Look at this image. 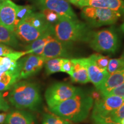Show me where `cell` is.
I'll use <instances>...</instances> for the list:
<instances>
[{"mask_svg": "<svg viewBox=\"0 0 124 124\" xmlns=\"http://www.w3.org/2000/svg\"><path fill=\"white\" fill-rule=\"evenodd\" d=\"M93 104V97L82 90L74 97L49 108V110L52 113L65 120L80 122L87 118Z\"/></svg>", "mask_w": 124, "mask_h": 124, "instance_id": "obj_1", "label": "cell"}, {"mask_svg": "<svg viewBox=\"0 0 124 124\" xmlns=\"http://www.w3.org/2000/svg\"><path fill=\"white\" fill-rule=\"evenodd\" d=\"M11 89L8 99L10 103L17 108L35 110L41 104L40 89L36 83L28 81L17 82Z\"/></svg>", "mask_w": 124, "mask_h": 124, "instance_id": "obj_2", "label": "cell"}, {"mask_svg": "<svg viewBox=\"0 0 124 124\" xmlns=\"http://www.w3.org/2000/svg\"><path fill=\"white\" fill-rule=\"evenodd\" d=\"M90 32L89 26L78 18L62 17L54 25L55 38L69 44L76 41H86Z\"/></svg>", "mask_w": 124, "mask_h": 124, "instance_id": "obj_3", "label": "cell"}, {"mask_svg": "<svg viewBox=\"0 0 124 124\" xmlns=\"http://www.w3.org/2000/svg\"><path fill=\"white\" fill-rule=\"evenodd\" d=\"M86 42L91 48L99 52L115 53L119 46L118 36L112 29L91 31Z\"/></svg>", "mask_w": 124, "mask_h": 124, "instance_id": "obj_4", "label": "cell"}, {"mask_svg": "<svg viewBox=\"0 0 124 124\" xmlns=\"http://www.w3.org/2000/svg\"><path fill=\"white\" fill-rule=\"evenodd\" d=\"M121 16L118 12L110 9L91 7H83L81 12L82 17L87 24L95 28L115 24Z\"/></svg>", "mask_w": 124, "mask_h": 124, "instance_id": "obj_5", "label": "cell"}, {"mask_svg": "<svg viewBox=\"0 0 124 124\" xmlns=\"http://www.w3.org/2000/svg\"><path fill=\"white\" fill-rule=\"evenodd\" d=\"M81 89L64 82H57L47 88L45 92V98L49 108L71 98L79 91Z\"/></svg>", "mask_w": 124, "mask_h": 124, "instance_id": "obj_6", "label": "cell"}, {"mask_svg": "<svg viewBox=\"0 0 124 124\" xmlns=\"http://www.w3.org/2000/svg\"><path fill=\"white\" fill-rule=\"evenodd\" d=\"M124 102V98L115 95L103 96L93 104L91 118L94 124L106 121L110 114L119 108Z\"/></svg>", "mask_w": 124, "mask_h": 124, "instance_id": "obj_7", "label": "cell"}, {"mask_svg": "<svg viewBox=\"0 0 124 124\" xmlns=\"http://www.w3.org/2000/svg\"><path fill=\"white\" fill-rule=\"evenodd\" d=\"M25 58L18 60L19 77L18 81L23 79L32 77L41 70L46 60L41 56L35 54H28Z\"/></svg>", "mask_w": 124, "mask_h": 124, "instance_id": "obj_8", "label": "cell"}, {"mask_svg": "<svg viewBox=\"0 0 124 124\" xmlns=\"http://www.w3.org/2000/svg\"><path fill=\"white\" fill-rule=\"evenodd\" d=\"M39 9H47L58 13L60 17L78 18L70 3L65 0H31Z\"/></svg>", "mask_w": 124, "mask_h": 124, "instance_id": "obj_9", "label": "cell"}, {"mask_svg": "<svg viewBox=\"0 0 124 124\" xmlns=\"http://www.w3.org/2000/svg\"><path fill=\"white\" fill-rule=\"evenodd\" d=\"M70 44L62 42L55 37L45 46L41 56L46 60L54 58H66L70 56L69 46Z\"/></svg>", "mask_w": 124, "mask_h": 124, "instance_id": "obj_10", "label": "cell"}, {"mask_svg": "<svg viewBox=\"0 0 124 124\" xmlns=\"http://www.w3.org/2000/svg\"><path fill=\"white\" fill-rule=\"evenodd\" d=\"M14 32L17 39L22 42L27 43H32L41 36L47 33L36 28L25 19L21 20L16 26L14 29Z\"/></svg>", "mask_w": 124, "mask_h": 124, "instance_id": "obj_11", "label": "cell"}, {"mask_svg": "<svg viewBox=\"0 0 124 124\" xmlns=\"http://www.w3.org/2000/svg\"><path fill=\"white\" fill-rule=\"evenodd\" d=\"M17 9L12 0H0V25L14 31Z\"/></svg>", "mask_w": 124, "mask_h": 124, "instance_id": "obj_12", "label": "cell"}, {"mask_svg": "<svg viewBox=\"0 0 124 124\" xmlns=\"http://www.w3.org/2000/svg\"><path fill=\"white\" fill-rule=\"evenodd\" d=\"M87 69L90 82L99 90L106 81L109 74L107 70L101 69L96 66L90 57L87 58Z\"/></svg>", "mask_w": 124, "mask_h": 124, "instance_id": "obj_13", "label": "cell"}, {"mask_svg": "<svg viewBox=\"0 0 124 124\" xmlns=\"http://www.w3.org/2000/svg\"><path fill=\"white\" fill-rule=\"evenodd\" d=\"M71 60L73 64V72L70 75L72 81L81 84L90 82L87 69V58L72 59Z\"/></svg>", "mask_w": 124, "mask_h": 124, "instance_id": "obj_14", "label": "cell"}, {"mask_svg": "<svg viewBox=\"0 0 124 124\" xmlns=\"http://www.w3.org/2000/svg\"><path fill=\"white\" fill-rule=\"evenodd\" d=\"M91 7L108 9L124 14V1L123 0H90L83 3L82 8Z\"/></svg>", "mask_w": 124, "mask_h": 124, "instance_id": "obj_15", "label": "cell"}, {"mask_svg": "<svg viewBox=\"0 0 124 124\" xmlns=\"http://www.w3.org/2000/svg\"><path fill=\"white\" fill-rule=\"evenodd\" d=\"M124 82V69L109 74L105 83L99 90L102 97L106 96L110 91Z\"/></svg>", "mask_w": 124, "mask_h": 124, "instance_id": "obj_16", "label": "cell"}, {"mask_svg": "<svg viewBox=\"0 0 124 124\" xmlns=\"http://www.w3.org/2000/svg\"><path fill=\"white\" fill-rule=\"evenodd\" d=\"M6 124H35L33 114L24 110H14L7 116Z\"/></svg>", "mask_w": 124, "mask_h": 124, "instance_id": "obj_17", "label": "cell"}, {"mask_svg": "<svg viewBox=\"0 0 124 124\" xmlns=\"http://www.w3.org/2000/svg\"><path fill=\"white\" fill-rule=\"evenodd\" d=\"M54 37V32H47L44 34L35 41L31 43V44L27 46V51L29 52V54H32L41 56L45 46Z\"/></svg>", "mask_w": 124, "mask_h": 124, "instance_id": "obj_18", "label": "cell"}, {"mask_svg": "<svg viewBox=\"0 0 124 124\" xmlns=\"http://www.w3.org/2000/svg\"><path fill=\"white\" fill-rule=\"evenodd\" d=\"M18 81V75L10 71H0V91L10 89Z\"/></svg>", "mask_w": 124, "mask_h": 124, "instance_id": "obj_19", "label": "cell"}, {"mask_svg": "<svg viewBox=\"0 0 124 124\" xmlns=\"http://www.w3.org/2000/svg\"><path fill=\"white\" fill-rule=\"evenodd\" d=\"M0 43L16 47L18 46V39L14 31L7 29L0 25Z\"/></svg>", "mask_w": 124, "mask_h": 124, "instance_id": "obj_20", "label": "cell"}, {"mask_svg": "<svg viewBox=\"0 0 124 124\" xmlns=\"http://www.w3.org/2000/svg\"><path fill=\"white\" fill-rule=\"evenodd\" d=\"M64 58H58L50 59L45 62V70L47 75L60 72L61 66Z\"/></svg>", "mask_w": 124, "mask_h": 124, "instance_id": "obj_21", "label": "cell"}, {"mask_svg": "<svg viewBox=\"0 0 124 124\" xmlns=\"http://www.w3.org/2000/svg\"><path fill=\"white\" fill-rule=\"evenodd\" d=\"M42 124H71L69 121L65 120L56 114L45 113L43 114Z\"/></svg>", "mask_w": 124, "mask_h": 124, "instance_id": "obj_22", "label": "cell"}, {"mask_svg": "<svg viewBox=\"0 0 124 124\" xmlns=\"http://www.w3.org/2000/svg\"><path fill=\"white\" fill-rule=\"evenodd\" d=\"M34 8L31 5H17L16 13V18L15 23V28L20 21L27 17L28 16L34 12ZM15 29V28H14Z\"/></svg>", "mask_w": 124, "mask_h": 124, "instance_id": "obj_23", "label": "cell"}, {"mask_svg": "<svg viewBox=\"0 0 124 124\" xmlns=\"http://www.w3.org/2000/svg\"><path fill=\"white\" fill-rule=\"evenodd\" d=\"M122 69H124V53L120 58L110 59L107 71L108 74H111Z\"/></svg>", "mask_w": 124, "mask_h": 124, "instance_id": "obj_24", "label": "cell"}, {"mask_svg": "<svg viewBox=\"0 0 124 124\" xmlns=\"http://www.w3.org/2000/svg\"><path fill=\"white\" fill-rule=\"evenodd\" d=\"M96 66L102 70H107V68L109 62L110 58L108 56H103L101 54H94L89 56Z\"/></svg>", "mask_w": 124, "mask_h": 124, "instance_id": "obj_25", "label": "cell"}, {"mask_svg": "<svg viewBox=\"0 0 124 124\" xmlns=\"http://www.w3.org/2000/svg\"><path fill=\"white\" fill-rule=\"evenodd\" d=\"M124 118V102L117 109L114 110L108 116L106 121H111L119 124Z\"/></svg>", "mask_w": 124, "mask_h": 124, "instance_id": "obj_26", "label": "cell"}, {"mask_svg": "<svg viewBox=\"0 0 124 124\" xmlns=\"http://www.w3.org/2000/svg\"><path fill=\"white\" fill-rule=\"evenodd\" d=\"M40 10H41V13L44 15L46 21L53 26L58 22L60 18H62L58 13L49 9H41Z\"/></svg>", "mask_w": 124, "mask_h": 124, "instance_id": "obj_27", "label": "cell"}, {"mask_svg": "<svg viewBox=\"0 0 124 124\" xmlns=\"http://www.w3.org/2000/svg\"><path fill=\"white\" fill-rule=\"evenodd\" d=\"M60 72H66L70 75L73 72V64L71 59L67 58H64L61 66Z\"/></svg>", "mask_w": 124, "mask_h": 124, "instance_id": "obj_28", "label": "cell"}, {"mask_svg": "<svg viewBox=\"0 0 124 124\" xmlns=\"http://www.w3.org/2000/svg\"><path fill=\"white\" fill-rule=\"evenodd\" d=\"M107 95H115L124 98V82L112 90Z\"/></svg>", "mask_w": 124, "mask_h": 124, "instance_id": "obj_29", "label": "cell"}, {"mask_svg": "<svg viewBox=\"0 0 124 124\" xmlns=\"http://www.w3.org/2000/svg\"><path fill=\"white\" fill-rule=\"evenodd\" d=\"M13 50L7 45L0 43V56H6L13 52Z\"/></svg>", "mask_w": 124, "mask_h": 124, "instance_id": "obj_30", "label": "cell"}, {"mask_svg": "<svg viewBox=\"0 0 124 124\" xmlns=\"http://www.w3.org/2000/svg\"><path fill=\"white\" fill-rule=\"evenodd\" d=\"M9 108V106L8 102L4 100L2 94L0 93V110L8 111Z\"/></svg>", "mask_w": 124, "mask_h": 124, "instance_id": "obj_31", "label": "cell"}, {"mask_svg": "<svg viewBox=\"0 0 124 124\" xmlns=\"http://www.w3.org/2000/svg\"><path fill=\"white\" fill-rule=\"evenodd\" d=\"M6 117H7V114H5V113L0 114V124L4 123L5 121Z\"/></svg>", "mask_w": 124, "mask_h": 124, "instance_id": "obj_32", "label": "cell"}, {"mask_svg": "<svg viewBox=\"0 0 124 124\" xmlns=\"http://www.w3.org/2000/svg\"><path fill=\"white\" fill-rule=\"evenodd\" d=\"M90 1V0H80L79 2L78 3L77 6V7H82V4H83L84 2H86V1Z\"/></svg>", "mask_w": 124, "mask_h": 124, "instance_id": "obj_33", "label": "cell"}, {"mask_svg": "<svg viewBox=\"0 0 124 124\" xmlns=\"http://www.w3.org/2000/svg\"><path fill=\"white\" fill-rule=\"evenodd\" d=\"M80 1V0H69V1H68V2H70L72 4H74V5H75L77 6L78 3Z\"/></svg>", "mask_w": 124, "mask_h": 124, "instance_id": "obj_34", "label": "cell"}, {"mask_svg": "<svg viewBox=\"0 0 124 124\" xmlns=\"http://www.w3.org/2000/svg\"><path fill=\"white\" fill-rule=\"evenodd\" d=\"M96 124H118L115 123V122H111V121H108V122H101V123Z\"/></svg>", "mask_w": 124, "mask_h": 124, "instance_id": "obj_35", "label": "cell"}, {"mask_svg": "<svg viewBox=\"0 0 124 124\" xmlns=\"http://www.w3.org/2000/svg\"><path fill=\"white\" fill-rule=\"evenodd\" d=\"M120 28H121V30L122 32L124 33V22L122 23V24H121V25L120 26Z\"/></svg>", "mask_w": 124, "mask_h": 124, "instance_id": "obj_36", "label": "cell"}, {"mask_svg": "<svg viewBox=\"0 0 124 124\" xmlns=\"http://www.w3.org/2000/svg\"><path fill=\"white\" fill-rule=\"evenodd\" d=\"M118 124H124V118L122 119V120L120 122V123Z\"/></svg>", "mask_w": 124, "mask_h": 124, "instance_id": "obj_37", "label": "cell"}, {"mask_svg": "<svg viewBox=\"0 0 124 124\" xmlns=\"http://www.w3.org/2000/svg\"><path fill=\"white\" fill-rule=\"evenodd\" d=\"M65 1H69V0H65Z\"/></svg>", "mask_w": 124, "mask_h": 124, "instance_id": "obj_38", "label": "cell"}]
</instances>
